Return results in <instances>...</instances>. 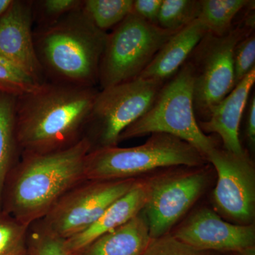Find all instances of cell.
Instances as JSON below:
<instances>
[{
  "instance_id": "1",
  "label": "cell",
  "mask_w": 255,
  "mask_h": 255,
  "mask_svg": "<svg viewBox=\"0 0 255 255\" xmlns=\"http://www.w3.org/2000/svg\"><path fill=\"white\" fill-rule=\"evenodd\" d=\"M99 91L46 81L18 97L16 137L21 154L48 153L80 141Z\"/></svg>"
},
{
  "instance_id": "2",
  "label": "cell",
  "mask_w": 255,
  "mask_h": 255,
  "mask_svg": "<svg viewBox=\"0 0 255 255\" xmlns=\"http://www.w3.org/2000/svg\"><path fill=\"white\" fill-rule=\"evenodd\" d=\"M92 144L84 136L63 150L21 153L10 172L1 211L30 227L43 219L70 189L85 177V163Z\"/></svg>"
},
{
  "instance_id": "3",
  "label": "cell",
  "mask_w": 255,
  "mask_h": 255,
  "mask_svg": "<svg viewBox=\"0 0 255 255\" xmlns=\"http://www.w3.org/2000/svg\"><path fill=\"white\" fill-rule=\"evenodd\" d=\"M107 34L96 27L81 9L38 26L33 38L46 81L95 87Z\"/></svg>"
},
{
  "instance_id": "4",
  "label": "cell",
  "mask_w": 255,
  "mask_h": 255,
  "mask_svg": "<svg viewBox=\"0 0 255 255\" xmlns=\"http://www.w3.org/2000/svg\"><path fill=\"white\" fill-rule=\"evenodd\" d=\"M204 156L194 146L169 134L154 132L142 145L93 149L87 154L85 177L88 180L131 179L164 167H201Z\"/></svg>"
},
{
  "instance_id": "5",
  "label": "cell",
  "mask_w": 255,
  "mask_h": 255,
  "mask_svg": "<svg viewBox=\"0 0 255 255\" xmlns=\"http://www.w3.org/2000/svg\"><path fill=\"white\" fill-rule=\"evenodd\" d=\"M194 79L189 62L164 82L148 110L121 134L119 142L154 132L169 134L194 146L206 156L217 147L201 130L193 107Z\"/></svg>"
},
{
  "instance_id": "6",
  "label": "cell",
  "mask_w": 255,
  "mask_h": 255,
  "mask_svg": "<svg viewBox=\"0 0 255 255\" xmlns=\"http://www.w3.org/2000/svg\"><path fill=\"white\" fill-rule=\"evenodd\" d=\"M252 11L223 36L206 33L188 58L194 79L193 107L196 118L201 119L199 122L207 121L212 109L235 87V48L242 39L254 33L255 14Z\"/></svg>"
},
{
  "instance_id": "7",
  "label": "cell",
  "mask_w": 255,
  "mask_h": 255,
  "mask_svg": "<svg viewBox=\"0 0 255 255\" xmlns=\"http://www.w3.org/2000/svg\"><path fill=\"white\" fill-rule=\"evenodd\" d=\"M176 32L162 29L133 12L128 15L107 34L99 70L102 90L140 76Z\"/></svg>"
},
{
  "instance_id": "8",
  "label": "cell",
  "mask_w": 255,
  "mask_h": 255,
  "mask_svg": "<svg viewBox=\"0 0 255 255\" xmlns=\"http://www.w3.org/2000/svg\"><path fill=\"white\" fill-rule=\"evenodd\" d=\"M163 85L139 76L100 90L85 133L92 150L118 145L122 132L148 110Z\"/></svg>"
},
{
  "instance_id": "9",
  "label": "cell",
  "mask_w": 255,
  "mask_h": 255,
  "mask_svg": "<svg viewBox=\"0 0 255 255\" xmlns=\"http://www.w3.org/2000/svg\"><path fill=\"white\" fill-rule=\"evenodd\" d=\"M137 179L82 181L57 201L40 221L43 230L63 240L82 232L114 201L130 190Z\"/></svg>"
},
{
  "instance_id": "10",
  "label": "cell",
  "mask_w": 255,
  "mask_h": 255,
  "mask_svg": "<svg viewBox=\"0 0 255 255\" xmlns=\"http://www.w3.org/2000/svg\"><path fill=\"white\" fill-rule=\"evenodd\" d=\"M145 217L150 238L168 234L204 191L205 174L201 170L181 171L148 180Z\"/></svg>"
},
{
  "instance_id": "11",
  "label": "cell",
  "mask_w": 255,
  "mask_h": 255,
  "mask_svg": "<svg viewBox=\"0 0 255 255\" xmlns=\"http://www.w3.org/2000/svg\"><path fill=\"white\" fill-rule=\"evenodd\" d=\"M206 159L218 174L214 191L218 210L241 225L251 222L255 209V171L248 153L237 155L216 147Z\"/></svg>"
},
{
  "instance_id": "12",
  "label": "cell",
  "mask_w": 255,
  "mask_h": 255,
  "mask_svg": "<svg viewBox=\"0 0 255 255\" xmlns=\"http://www.w3.org/2000/svg\"><path fill=\"white\" fill-rule=\"evenodd\" d=\"M174 237L199 251L241 253L254 248L253 225H235L223 221L212 210L201 209L174 233Z\"/></svg>"
},
{
  "instance_id": "13",
  "label": "cell",
  "mask_w": 255,
  "mask_h": 255,
  "mask_svg": "<svg viewBox=\"0 0 255 255\" xmlns=\"http://www.w3.org/2000/svg\"><path fill=\"white\" fill-rule=\"evenodd\" d=\"M33 1H13L0 17V56L40 83L46 82L33 38Z\"/></svg>"
},
{
  "instance_id": "14",
  "label": "cell",
  "mask_w": 255,
  "mask_h": 255,
  "mask_svg": "<svg viewBox=\"0 0 255 255\" xmlns=\"http://www.w3.org/2000/svg\"><path fill=\"white\" fill-rule=\"evenodd\" d=\"M149 194L148 180H136L127 194L114 201L90 227L64 240L65 251L77 255L100 236L111 232L136 217L145 208Z\"/></svg>"
},
{
  "instance_id": "15",
  "label": "cell",
  "mask_w": 255,
  "mask_h": 255,
  "mask_svg": "<svg viewBox=\"0 0 255 255\" xmlns=\"http://www.w3.org/2000/svg\"><path fill=\"white\" fill-rule=\"evenodd\" d=\"M255 82V68L212 109L207 121L198 122L204 133L218 134L225 150L237 155L246 152L240 140V125Z\"/></svg>"
},
{
  "instance_id": "16",
  "label": "cell",
  "mask_w": 255,
  "mask_h": 255,
  "mask_svg": "<svg viewBox=\"0 0 255 255\" xmlns=\"http://www.w3.org/2000/svg\"><path fill=\"white\" fill-rule=\"evenodd\" d=\"M207 33L198 18L174 33L161 48L140 77L164 83L186 63Z\"/></svg>"
},
{
  "instance_id": "17",
  "label": "cell",
  "mask_w": 255,
  "mask_h": 255,
  "mask_svg": "<svg viewBox=\"0 0 255 255\" xmlns=\"http://www.w3.org/2000/svg\"><path fill=\"white\" fill-rule=\"evenodd\" d=\"M143 212L100 236L77 255H143L150 241Z\"/></svg>"
},
{
  "instance_id": "18",
  "label": "cell",
  "mask_w": 255,
  "mask_h": 255,
  "mask_svg": "<svg viewBox=\"0 0 255 255\" xmlns=\"http://www.w3.org/2000/svg\"><path fill=\"white\" fill-rule=\"evenodd\" d=\"M17 97L0 92V212L5 184L21 153L16 137Z\"/></svg>"
},
{
  "instance_id": "19",
  "label": "cell",
  "mask_w": 255,
  "mask_h": 255,
  "mask_svg": "<svg viewBox=\"0 0 255 255\" xmlns=\"http://www.w3.org/2000/svg\"><path fill=\"white\" fill-rule=\"evenodd\" d=\"M253 1L248 0H200L198 19L207 33L223 36L234 26L236 16Z\"/></svg>"
},
{
  "instance_id": "20",
  "label": "cell",
  "mask_w": 255,
  "mask_h": 255,
  "mask_svg": "<svg viewBox=\"0 0 255 255\" xmlns=\"http://www.w3.org/2000/svg\"><path fill=\"white\" fill-rule=\"evenodd\" d=\"M132 0H82L81 10L101 31L114 28L132 11Z\"/></svg>"
},
{
  "instance_id": "21",
  "label": "cell",
  "mask_w": 255,
  "mask_h": 255,
  "mask_svg": "<svg viewBox=\"0 0 255 255\" xmlns=\"http://www.w3.org/2000/svg\"><path fill=\"white\" fill-rule=\"evenodd\" d=\"M200 0H162L157 26L164 30L179 31L196 19Z\"/></svg>"
},
{
  "instance_id": "22",
  "label": "cell",
  "mask_w": 255,
  "mask_h": 255,
  "mask_svg": "<svg viewBox=\"0 0 255 255\" xmlns=\"http://www.w3.org/2000/svg\"><path fill=\"white\" fill-rule=\"evenodd\" d=\"M41 84L9 60L0 56V92L21 97L36 90Z\"/></svg>"
},
{
  "instance_id": "23",
  "label": "cell",
  "mask_w": 255,
  "mask_h": 255,
  "mask_svg": "<svg viewBox=\"0 0 255 255\" xmlns=\"http://www.w3.org/2000/svg\"><path fill=\"white\" fill-rule=\"evenodd\" d=\"M29 227L0 212V255H18L27 249Z\"/></svg>"
},
{
  "instance_id": "24",
  "label": "cell",
  "mask_w": 255,
  "mask_h": 255,
  "mask_svg": "<svg viewBox=\"0 0 255 255\" xmlns=\"http://www.w3.org/2000/svg\"><path fill=\"white\" fill-rule=\"evenodd\" d=\"M64 240L50 234L35 223L28 229V255H69L65 251Z\"/></svg>"
},
{
  "instance_id": "25",
  "label": "cell",
  "mask_w": 255,
  "mask_h": 255,
  "mask_svg": "<svg viewBox=\"0 0 255 255\" xmlns=\"http://www.w3.org/2000/svg\"><path fill=\"white\" fill-rule=\"evenodd\" d=\"M82 0H43L33 1V18L40 25L55 22L69 13L81 9Z\"/></svg>"
},
{
  "instance_id": "26",
  "label": "cell",
  "mask_w": 255,
  "mask_h": 255,
  "mask_svg": "<svg viewBox=\"0 0 255 255\" xmlns=\"http://www.w3.org/2000/svg\"><path fill=\"white\" fill-rule=\"evenodd\" d=\"M143 255H216L214 252L196 249L179 241L173 235L151 238Z\"/></svg>"
},
{
  "instance_id": "27",
  "label": "cell",
  "mask_w": 255,
  "mask_h": 255,
  "mask_svg": "<svg viewBox=\"0 0 255 255\" xmlns=\"http://www.w3.org/2000/svg\"><path fill=\"white\" fill-rule=\"evenodd\" d=\"M255 36L254 33L242 39L235 48L233 56L234 86L255 68Z\"/></svg>"
},
{
  "instance_id": "28",
  "label": "cell",
  "mask_w": 255,
  "mask_h": 255,
  "mask_svg": "<svg viewBox=\"0 0 255 255\" xmlns=\"http://www.w3.org/2000/svg\"><path fill=\"white\" fill-rule=\"evenodd\" d=\"M162 0H134L132 11L142 19L157 25Z\"/></svg>"
},
{
  "instance_id": "29",
  "label": "cell",
  "mask_w": 255,
  "mask_h": 255,
  "mask_svg": "<svg viewBox=\"0 0 255 255\" xmlns=\"http://www.w3.org/2000/svg\"><path fill=\"white\" fill-rule=\"evenodd\" d=\"M246 119V137L248 143L253 148L255 144V97L253 95L248 104Z\"/></svg>"
},
{
  "instance_id": "30",
  "label": "cell",
  "mask_w": 255,
  "mask_h": 255,
  "mask_svg": "<svg viewBox=\"0 0 255 255\" xmlns=\"http://www.w3.org/2000/svg\"><path fill=\"white\" fill-rule=\"evenodd\" d=\"M12 1V0H0V17L4 14Z\"/></svg>"
},
{
  "instance_id": "31",
  "label": "cell",
  "mask_w": 255,
  "mask_h": 255,
  "mask_svg": "<svg viewBox=\"0 0 255 255\" xmlns=\"http://www.w3.org/2000/svg\"><path fill=\"white\" fill-rule=\"evenodd\" d=\"M240 255H255V249L254 248H249V249L246 250V251L242 252L240 253Z\"/></svg>"
},
{
  "instance_id": "32",
  "label": "cell",
  "mask_w": 255,
  "mask_h": 255,
  "mask_svg": "<svg viewBox=\"0 0 255 255\" xmlns=\"http://www.w3.org/2000/svg\"><path fill=\"white\" fill-rule=\"evenodd\" d=\"M18 255H28V253L27 252V249H26V251L25 252H23V253H21V254Z\"/></svg>"
}]
</instances>
